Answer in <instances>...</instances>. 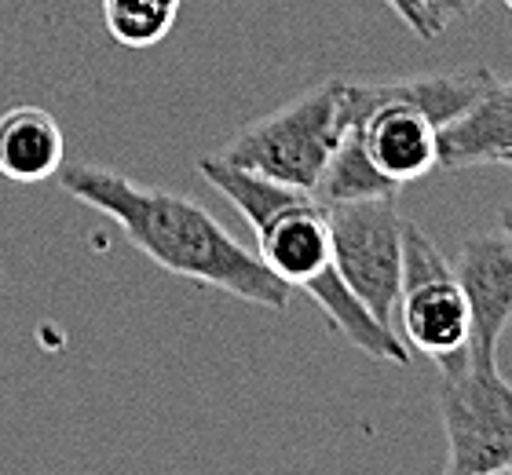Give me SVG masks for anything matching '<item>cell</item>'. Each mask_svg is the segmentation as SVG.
I'll list each match as a JSON object with an SVG mask.
<instances>
[{"label": "cell", "mask_w": 512, "mask_h": 475, "mask_svg": "<svg viewBox=\"0 0 512 475\" xmlns=\"http://www.w3.org/2000/svg\"><path fill=\"white\" fill-rule=\"evenodd\" d=\"M494 81V70H458L410 81H341L344 136L322 172V201L399 198L439 165V125L458 117Z\"/></svg>", "instance_id": "6da1fadb"}, {"label": "cell", "mask_w": 512, "mask_h": 475, "mask_svg": "<svg viewBox=\"0 0 512 475\" xmlns=\"http://www.w3.org/2000/svg\"><path fill=\"white\" fill-rule=\"evenodd\" d=\"M59 187L118 223L128 242L169 275L213 285L267 311H286L293 300V289L194 198L143 187L99 165H63Z\"/></svg>", "instance_id": "7a4b0ae2"}, {"label": "cell", "mask_w": 512, "mask_h": 475, "mask_svg": "<svg viewBox=\"0 0 512 475\" xmlns=\"http://www.w3.org/2000/svg\"><path fill=\"white\" fill-rule=\"evenodd\" d=\"M198 172L246 216L260 245L256 256L289 289H304L352 348L366 351L377 362L410 366V348L399 337V329L377 322L370 307L344 285L333 264L330 205L319 194L227 165L216 154L198 161Z\"/></svg>", "instance_id": "3957f363"}, {"label": "cell", "mask_w": 512, "mask_h": 475, "mask_svg": "<svg viewBox=\"0 0 512 475\" xmlns=\"http://www.w3.org/2000/svg\"><path fill=\"white\" fill-rule=\"evenodd\" d=\"M341 136V81H326L267 117L249 121L216 158L315 194Z\"/></svg>", "instance_id": "277c9868"}, {"label": "cell", "mask_w": 512, "mask_h": 475, "mask_svg": "<svg viewBox=\"0 0 512 475\" xmlns=\"http://www.w3.org/2000/svg\"><path fill=\"white\" fill-rule=\"evenodd\" d=\"M439 366V417L447 432V472H512V384L498 362L461 351Z\"/></svg>", "instance_id": "5b68a950"}, {"label": "cell", "mask_w": 512, "mask_h": 475, "mask_svg": "<svg viewBox=\"0 0 512 475\" xmlns=\"http://www.w3.org/2000/svg\"><path fill=\"white\" fill-rule=\"evenodd\" d=\"M330 205L333 264L370 315L395 322L403 289V216L395 198L326 201ZM395 329V326H392Z\"/></svg>", "instance_id": "8992f818"}, {"label": "cell", "mask_w": 512, "mask_h": 475, "mask_svg": "<svg viewBox=\"0 0 512 475\" xmlns=\"http://www.w3.org/2000/svg\"><path fill=\"white\" fill-rule=\"evenodd\" d=\"M399 322L406 348H417L432 362L454 359L472 344V307L454 267L439 245L417 223L403 220V289Z\"/></svg>", "instance_id": "52a82bcc"}, {"label": "cell", "mask_w": 512, "mask_h": 475, "mask_svg": "<svg viewBox=\"0 0 512 475\" xmlns=\"http://www.w3.org/2000/svg\"><path fill=\"white\" fill-rule=\"evenodd\" d=\"M461 289L472 307V344L476 359L498 362L505 326L512 322V227L472 234L454 264Z\"/></svg>", "instance_id": "ba28073f"}, {"label": "cell", "mask_w": 512, "mask_h": 475, "mask_svg": "<svg viewBox=\"0 0 512 475\" xmlns=\"http://www.w3.org/2000/svg\"><path fill=\"white\" fill-rule=\"evenodd\" d=\"M512 150V81L494 77L458 117L439 125V165L458 172L472 165H498Z\"/></svg>", "instance_id": "9c48e42d"}, {"label": "cell", "mask_w": 512, "mask_h": 475, "mask_svg": "<svg viewBox=\"0 0 512 475\" xmlns=\"http://www.w3.org/2000/svg\"><path fill=\"white\" fill-rule=\"evenodd\" d=\"M66 165V136L44 106L22 103L0 114V176L8 183L55 180Z\"/></svg>", "instance_id": "30bf717a"}, {"label": "cell", "mask_w": 512, "mask_h": 475, "mask_svg": "<svg viewBox=\"0 0 512 475\" xmlns=\"http://www.w3.org/2000/svg\"><path fill=\"white\" fill-rule=\"evenodd\" d=\"M187 0H99L107 33L121 48H154L180 22Z\"/></svg>", "instance_id": "8fae6325"}, {"label": "cell", "mask_w": 512, "mask_h": 475, "mask_svg": "<svg viewBox=\"0 0 512 475\" xmlns=\"http://www.w3.org/2000/svg\"><path fill=\"white\" fill-rule=\"evenodd\" d=\"M502 223H505V227H512V201H509V205H505V212H502Z\"/></svg>", "instance_id": "7c38bea8"}, {"label": "cell", "mask_w": 512, "mask_h": 475, "mask_svg": "<svg viewBox=\"0 0 512 475\" xmlns=\"http://www.w3.org/2000/svg\"><path fill=\"white\" fill-rule=\"evenodd\" d=\"M498 165H509V169H512V150H509V154H502V158H498Z\"/></svg>", "instance_id": "4fadbf2b"}, {"label": "cell", "mask_w": 512, "mask_h": 475, "mask_svg": "<svg viewBox=\"0 0 512 475\" xmlns=\"http://www.w3.org/2000/svg\"><path fill=\"white\" fill-rule=\"evenodd\" d=\"M502 4H505V8H509V11H512V0H502Z\"/></svg>", "instance_id": "5bb4252c"}]
</instances>
